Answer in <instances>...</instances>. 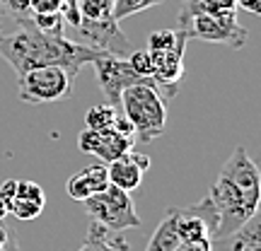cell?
<instances>
[{"label": "cell", "mask_w": 261, "mask_h": 251, "mask_svg": "<svg viewBox=\"0 0 261 251\" xmlns=\"http://www.w3.org/2000/svg\"><path fill=\"white\" fill-rule=\"evenodd\" d=\"M237 3V10H244L249 15H259L261 12V0H234Z\"/></svg>", "instance_id": "83f0119b"}, {"label": "cell", "mask_w": 261, "mask_h": 251, "mask_svg": "<svg viewBox=\"0 0 261 251\" xmlns=\"http://www.w3.org/2000/svg\"><path fill=\"white\" fill-rule=\"evenodd\" d=\"M12 196H15V179H8L5 184H0V220H5L10 215Z\"/></svg>", "instance_id": "4316f807"}, {"label": "cell", "mask_w": 261, "mask_h": 251, "mask_svg": "<svg viewBox=\"0 0 261 251\" xmlns=\"http://www.w3.org/2000/svg\"><path fill=\"white\" fill-rule=\"evenodd\" d=\"M128 65L133 68V73L140 77H152V56H150L148 48H140V51H130V56L126 58Z\"/></svg>", "instance_id": "cb8c5ba5"}, {"label": "cell", "mask_w": 261, "mask_h": 251, "mask_svg": "<svg viewBox=\"0 0 261 251\" xmlns=\"http://www.w3.org/2000/svg\"><path fill=\"white\" fill-rule=\"evenodd\" d=\"M177 27L184 29L189 39H198L205 44H223L227 48H242L249 37V32L237 22V12L196 15L177 22Z\"/></svg>", "instance_id": "8992f818"}, {"label": "cell", "mask_w": 261, "mask_h": 251, "mask_svg": "<svg viewBox=\"0 0 261 251\" xmlns=\"http://www.w3.org/2000/svg\"><path fill=\"white\" fill-rule=\"evenodd\" d=\"M205 198L215 210L213 244L223 242L259 213L261 174L242 145L232 150Z\"/></svg>", "instance_id": "7a4b0ae2"}, {"label": "cell", "mask_w": 261, "mask_h": 251, "mask_svg": "<svg viewBox=\"0 0 261 251\" xmlns=\"http://www.w3.org/2000/svg\"><path fill=\"white\" fill-rule=\"evenodd\" d=\"M46 208V193L37 181L29 179H15V196L10 203V215L17 220H37Z\"/></svg>", "instance_id": "8fae6325"}, {"label": "cell", "mask_w": 261, "mask_h": 251, "mask_svg": "<svg viewBox=\"0 0 261 251\" xmlns=\"http://www.w3.org/2000/svg\"><path fill=\"white\" fill-rule=\"evenodd\" d=\"M225 251H261V217L259 213L249 217L247 222L232 232L230 237H225Z\"/></svg>", "instance_id": "5bb4252c"}, {"label": "cell", "mask_w": 261, "mask_h": 251, "mask_svg": "<svg viewBox=\"0 0 261 251\" xmlns=\"http://www.w3.org/2000/svg\"><path fill=\"white\" fill-rule=\"evenodd\" d=\"M19 85V102L24 104H51L73 97L75 75L58 65L34 68L17 77Z\"/></svg>", "instance_id": "5b68a950"}, {"label": "cell", "mask_w": 261, "mask_h": 251, "mask_svg": "<svg viewBox=\"0 0 261 251\" xmlns=\"http://www.w3.org/2000/svg\"><path fill=\"white\" fill-rule=\"evenodd\" d=\"M32 22L39 32L44 34H58L63 37L65 34V22H63V15L61 12H48V15H32Z\"/></svg>", "instance_id": "603a6c76"}, {"label": "cell", "mask_w": 261, "mask_h": 251, "mask_svg": "<svg viewBox=\"0 0 261 251\" xmlns=\"http://www.w3.org/2000/svg\"><path fill=\"white\" fill-rule=\"evenodd\" d=\"M128 249H130L128 242L119 232H109V230H104L102 225L92 222L83 246L77 251H128Z\"/></svg>", "instance_id": "2e32d148"}, {"label": "cell", "mask_w": 261, "mask_h": 251, "mask_svg": "<svg viewBox=\"0 0 261 251\" xmlns=\"http://www.w3.org/2000/svg\"><path fill=\"white\" fill-rule=\"evenodd\" d=\"M172 251H213V242H198V244H179Z\"/></svg>", "instance_id": "f1b7e54d"}, {"label": "cell", "mask_w": 261, "mask_h": 251, "mask_svg": "<svg viewBox=\"0 0 261 251\" xmlns=\"http://www.w3.org/2000/svg\"><path fill=\"white\" fill-rule=\"evenodd\" d=\"M0 251H19V242L15 227H10L0 220Z\"/></svg>", "instance_id": "484cf974"}, {"label": "cell", "mask_w": 261, "mask_h": 251, "mask_svg": "<svg viewBox=\"0 0 261 251\" xmlns=\"http://www.w3.org/2000/svg\"><path fill=\"white\" fill-rule=\"evenodd\" d=\"M75 5H77L80 22H97V19L114 17V0H75Z\"/></svg>", "instance_id": "d6986e66"}, {"label": "cell", "mask_w": 261, "mask_h": 251, "mask_svg": "<svg viewBox=\"0 0 261 251\" xmlns=\"http://www.w3.org/2000/svg\"><path fill=\"white\" fill-rule=\"evenodd\" d=\"M119 111L133 128V135L140 143H150V140L165 135L167 128V102L160 94L155 80L150 77L145 82H138L123 90Z\"/></svg>", "instance_id": "3957f363"}, {"label": "cell", "mask_w": 261, "mask_h": 251, "mask_svg": "<svg viewBox=\"0 0 261 251\" xmlns=\"http://www.w3.org/2000/svg\"><path fill=\"white\" fill-rule=\"evenodd\" d=\"M179 44H189V37L184 29H160V32H152L148 37V51H167V48H174Z\"/></svg>", "instance_id": "ffe728a7"}, {"label": "cell", "mask_w": 261, "mask_h": 251, "mask_svg": "<svg viewBox=\"0 0 261 251\" xmlns=\"http://www.w3.org/2000/svg\"><path fill=\"white\" fill-rule=\"evenodd\" d=\"M177 234L181 244H198V242H213V230L201 213L198 203L189 208H177Z\"/></svg>", "instance_id": "4fadbf2b"}, {"label": "cell", "mask_w": 261, "mask_h": 251, "mask_svg": "<svg viewBox=\"0 0 261 251\" xmlns=\"http://www.w3.org/2000/svg\"><path fill=\"white\" fill-rule=\"evenodd\" d=\"M109 186V174H107V164H90V167L80 169L77 174L65 181V191L73 201H87L94 193H99Z\"/></svg>", "instance_id": "7c38bea8"}, {"label": "cell", "mask_w": 261, "mask_h": 251, "mask_svg": "<svg viewBox=\"0 0 261 251\" xmlns=\"http://www.w3.org/2000/svg\"><path fill=\"white\" fill-rule=\"evenodd\" d=\"M8 27H10L8 22H3V19H0V34H3V32H5V29H8Z\"/></svg>", "instance_id": "f546056e"}, {"label": "cell", "mask_w": 261, "mask_h": 251, "mask_svg": "<svg viewBox=\"0 0 261 251\" xmlns=\"http://www.w3.org/2000/svg\"><path fill=\"white\" fill-rule=\"evenodd\" d=\"M65 0H29V12L32 15H48V12H61Z\"/></svg>", "instance_id": "d4e9b609"}, {"label": "cell", "mask_w": 261, "mask_h": 251, "mask_svg": "<svg viewBox=\"0 0 261 251\" xmlns=\"http://www.w3.org/2000/svg\"><path fill=\"white\" fill-rule=\"evenodd\" d=\"M223 12H237L234 0H184L179 8L177 22L196 15H223Z\"/></svg>", "instance_id": "ac0fdd59"}, {"label": "cell", "mask_w": 261, "mask_h": 251, "mask_svg": "<svg viewBox=\"0 0 261 251\" xmlns=\"http://www.w3.org/2000/svg\"><path fill=\"white\" fill-rule=\"evenodd\" d=\"M77 148L109 164L114 159H119L121 155H126L128 150H133V133H126V130L119 128H104V130L85 128L77 135Z\"/></svg>", "instance_id": "ba28073f"}, {"label": "cell", "mask_w": 261, "mask_h": 251, "mask_svg": "<svg viewBox=\"0 0 261 251\" xmlns=\"http://www.w3.org/2000/svg\"><path fill=\"white\" fill-rule=\"evenodd\" d=\"M162 0H114V10L112 15L116 22H121V19L130 17V15H138V12H143V10H150L155 8V5H160Z\"/></svg>", "instance_id": "44dd1931"}, {"label": "cell", "mask_w": 261, "mask_h": 251, "mask_svg": "<svg viewBox=\"0 0 261 251\" xmlns=\"http://www.w3.org/2000/svg\"><path fill=\"white\" fill-rule=\"evenodd\" d=\"M102 56V51L73 41V39L58 37V34H44L34 27L32 17L22 19L17 24H10L0 34V58L17 73V77L34 70V68H46L58 65L77 77L80 68L85 63H92L94 58Z\"/></svg>", "instance_id": "6da1fadb"}, {"label": "cell", "mask_w": 261, "mask_h": 251, "mask_svg": "<svg viewBox=\"0 0 261 251\" xmlns=\"http://www.w3.org/2000/svg\"><path fill=\"white\" fill-rule=\"evenodd\" d=\"M32 17L29 0H0V19L8 24H17L22 19Z\"/></svg>", "instance_id": "7402d4cb"}, {"label": "cell", "mask_w": 261, "mask_h": 251, "mask_svg": "<svg viewBox=\"0 0 261 251\" xmlns=\"http://www.w3.org/2000/svg\"><path fill=\"white\" fill-rule=\"evenodd\" d=\"M174 222H177V208H169L167 213H165V217L160 220V225L155 227V232H152V237H150L145 251H172V249H177L181 242H179V234H177Z\"/></svg>", "instance_id": "e0dca14e"}, {"label": "cell", "mask_w": 261, "mask_h": 251, "mask_svg": "<svg viewBox=\"0 0 261 251\" xmlns=\"http://www.w3.org/2000/svg\"><path fill=\"white\" fill-rule=\"evenodd\" d=\"M83 208L85 213L92 217V222L102 225L109 232H126V230L140 227L138 210H136L130 193L112 186V184L104 191L94 193L92 198L83 201Z\"/></svg>", "instance_id": "277c9868"}, {"label": "cell", "mask_w": 261, "mask_h": 251, "mask_svg": "<svg viewBox=\"0 0 261 251\" xmlns=\"http://www.w3.org/2000/svg\"><path fill=\"white\" fill-rule=\"evenodd\" d=\"M77 37L83 39L80 44H87V46L97 48L102 53H112V56L126 58V51H128V39L121 32L119 22L114 17L107 19H97V22H80L77 27Z\"/></svg>", "instance_id": "9c48e42d"}, {"label": "cell", "mask_w": 261, "mask_h": 251, "mask_svg": "<svg viewBox=\"0 0 261 251\" xmlns=\"http://www.w3.org/2000/svg\"><path fill=\"white\" fill-rule=\"evenodd\" d=\"M85 128L90 130H104V128H119L126 133H133L130 123L109 104H94L90 111L85 114Z\"/></svg>", "instance_id": "9a60e30c"}, {"label": "cell", "mask_w": 261, "mask_h": 251, "mask_svg": "<svg viewBox=\"0 0 261 251\" xmlns=\"http://www.w3.org/2000/svg\"><path fill=\"white\" fill-rule=\"evenodd\" d=\"M150 169V157L140 155L136 150H128L126 155L119 159H114L107 164V174H109V184L116 188H121L126 193L136 191L143 184V174Z\"/></svg>", "instance_id": "30bf717a"}, {"label": "cell", "mask_w": 261, "mask_h": 251, "mask_svg": "<svg viewBox=\"0 0 261 251\" xmlns=\"http://www.w3.org/2000/svg\"><path fill=\"white\" fill-rule=\"evenodd\" d=\"M92 65L94 75H97V85L104 94V104L114 106L116 111H119V104H121L123 90L150 80V77H140V75L133 73V68L128 65L126 58L112 56V53H102L99 58H94Z\"/></svg>", "instance_id": "52a82bcc"}]
</instances>
